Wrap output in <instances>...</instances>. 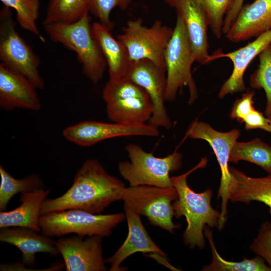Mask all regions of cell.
I'll use <instances>...</instances> for the list:
<instances>
[{
  "label": "cell",
  "instance_id": "1",
  "mask_svg": "<svg viewBox=\"0 0 271 271\" xmlns=\"http://www.w3.org/2000/svg\"><path fill=\"white\" fill-rule=\"evenodd\" d=\"M124 184L110 175L96 159L86 160L76 173L73 182L61 196L46 199L40 215L71 209L101 214L114 202L120 201Z\"/></svg>",
  "mask_w": 271,
  "mask_h": 271
},
{
  "label": "cell",
  "instance_id": "2",
  "mask_svg": "<svg viewBox=\"0 0 271 271\" xmlns=\"http://www.w3.org/2000/svg\"><path fill=\"white\" fill-rule=\"evenodd\" d=\"M208 159L204 157L195 167L181 175L171 177L178 197L173 202L174 216L179 219L184 216L187 223L183 235L184 244L190 248L205 247L204 229L218 227L220 211L214 209L211 205L213 192L210 189L197 193L189 186L188 176L199 168H204Z\"/></svg>",
  "mask_w": 271,
  "mask_h": 271
},
{
  "label": "cell",
  "instance_id": "3",
  "mask_svg": "<svg viewBox=\"0 0 271 271\" xmlns=\"http://www.w3.org/2000/svg\"><path fill=\"white\" fill-rule=\"evenodd\" d=\"M89 12L71 24L44 25L50 39L76 53L84 75L93 83L102 80L107 66L102 51L91 31Z\"/></svg>",
  "mask_w": 271,
  "mask_h": 271
},
{
  "label": "cell",
  "instance_id": "4",
  "mask_svg": "<svg viewBox=\"0 0 271 271\" xmlns=\"http://www.w3.org/2000/svg\"><path fill=\"white\" fill-rule=\"evenodd\" d=\"M124 149L129 161L119 163L118 169L130 186L174 187L170 173L181 167L182 156L180 152L175 151L165 157L159 158L136 144H127Z\"/></svg>",
  "mask_w": 271,
  "mask_h": 271
},
{
  "label": "cell",
  "instance_id": "5",
  "mask_svg": "<svg viewBox=\"0 0 271 271\" xmlns=\"http://www.w3.org/2000/svg\"><path fill=\"white\" fill-rule=\"evenodd\" d=\"M125 213L93 214L71 209L40 215L41 233L52 237L76 234L81 237L110 236L113 228L123 221Z\"/></svg>",
  "mask_w": 271,
  "mask_h": 271
},
{
  "label": "cell",
  "instance_id": "6",
  "mask_svg": "<svg viewBox=\"0 0 271 271\" xmlns=\"http://www.w3.org/2000/svg\"><path fill=\"white\" fill-rule=\"evenodd\" d=\"M108 118L114 122L145 123L151 119L153 103L146 91L127 77L109 80L102 91Z\"/></svg>",
  "mask_w": 271,
  "mask_h": 271
},
{
  "label": "cell",
  "instance_id": "7",
  "mask_svg": "<svg viewBox=\"0 0 271 271\" xmlns=\"http://www.w3.org/2000/svg\"><path fill=\"white\" fill-rule=\"evenodd\" d=\"M0 64L26 78L37 89L44 88L40 58L18 33L10 8L5 6L0 12Z\"/></svg>",
  "mask_w": 271,
  "mask_h": 271
},
{
  "label": "cell",
  "instance_id": "8",
  "mask_svg": "<svg viewBox=\"0 0 271 271\" xmlns=\"http://www.w3.org/2000/svg\"><path fill=\"white\" fill-rule=\"evenodd\" d=\"M167 84L165 101H173L179 90L184 86L189 91L188 103L192 104L198 95L191 73L194 61L187 32L181 16L177 14L176 25L165 53Z\"/></svg>",
  "mask_w": 271,
  "mask_h": 271
},
{
  "label": "cell",
  "instance_id": "9",
  "mask_svg": "<svg viewBox=\"0 0 271 271\" xmlns=\"http://www.w3.org/2000/svg\"><path fill=\"white\" fill-rule=\"evenodd\" d=\"M178 197L174 187L163 188L140 185L122 188L120 201L141 215L146 216L150 224L173 233L180 224L173 221L172 203Z\"/></svg>",
  "mask_w": 271,
  "mask_h": 271
},
{
  "label": "cell",
  "instance_id": "10",
  "mask_svg": "<svg viewBox=\"0 0 271 271\" xmlns=\"http://www.w3.org/2000/svg\"><path fill=\"white\" fill-rule=\"evenodd\" d=\"M173 30L160 20L147 27L138 18L128 21L117 39L125 46L132 61L147 59L166 70L165 53Z\"/></svg>",
  "mask_w": 271,
  "mask_h": 271
},
{
  "label": "cell",
  "instance_id": "11",
  "mask_svg": "<svg viewBox=\"0 0 271 271\" xmlns=\"http://www.w3.org/2000/svg\"><path fill=\"white\" fill-rule=\"evenodd\" d=\"M240 135V131L237 129L221 132L214 129L208 123L197 120L191 123L185 134V138L206 141L212 149L219 164L221 179L217 198L221 199L220 218L218 227L219 230L223 228L226 221L227 204L234 183L228 165L229 156Z\"/></svg>",
  "mask_w": 271,
  "mask_h": 271
},
{
  "label": "cell",
  "instance_id": "12",
  "mask_svg": "<svg viewBox=\"0 0 271 271\" xmlns=\"http://www.w3.org/2000/svg\"><path fill=\"white\" fill-rule=\"evenodd\" d=\"M64 138L81 147H90L114 138L130 136L157 137L158 128L148 123L127 124L85 120L66 127Z\"/></svg>",
  "mask_w": 271,
  "mask_h": 271
},
{
  "label": "cell",
  "instance_id": "13",
  "mask_svg": "<svg viewBox=\"0 0 271 271\" xmlns=\"http://www.w3.org/2000/svg\"><path fill=\"white\" fill-rule=\"evenodd\" d=\"M143 87L149 94L154 110L149 123L167 129L172 127L165 106L166 70L147 59L133 61L126 77Z\"/></svg>",
  "mask_w": 271,
  "mask_h": 271
},
{
  "label": "cell",
  "instance_id": "14",
  "mask_svg": "<svg viewBox=\"0 0 271 271\" xmlns=\"http://www.w3.org/2000/svg\"><path fill=\"white\" fill-rule=\"evenodd\" d=\"M99 235L61 237L56 244L66 271H105L102 239Z\"/></svg>",
  "mask_w": 271,
  "mask_h": 271
},
{
  "label": "cell",
  "instance_id": "15",
  "mask_svg": "<svg viewBox=\"0 0 271 271\" xmlns=\"http://www.w3.org/2000/svg\"><path fill=\"white\" fill-rule=\"evenodd\" d=\"M271 43V29L256 37L251 42L234 51L223 53L220 50L209 55L207 63L217 59L227 58L233 64L232 72L223 83L218 97L223 98L228 94L243 92L245 86L243 80L244 73L251 61Z\"/></svg>",
  "mask_w": 271,
  "mask_h": 271
},
{
  "label": "cell",
  "instance_id": "16",
  "mask_svg": "<svg viewBox=\"0 0 271 271\" xmlns=\"http://www.w3.org/2000/svg\"><path fill=\"white\" fill-rule=\"evenodd\" d=\"M128 233L122 244L115 252L104 261L110 265V271H124L121 263L129 256L137 252L157 254L162 256L166 254L155 243L143 225L141 215L127 205L124 204Z\"/></svg>",
  "mask_w": 271,
  "mask_h": 271
},
{
  "label": "cell",
  "instance_id": "17",
  "mask_svg": "<svg viewBox=\"0 0 271 271\" xmlns=\"http://www.w3.org/2000/svg\"><path fill=\"white\" fill-rule=\"evenodd\" d=\"M182 18L190 40L194 62L207 64L209 44L206 17L195 0H165Z\"/></svg>",
  "mask_w": 271,
  "mask_h": 271
},
{
  "label": "cell",
  "instance_id": "18",
  "mask_svg": "<svg viewBox=\"0 0 271 271\" xmlns=\"http://www.w3.org/2000/svg\"><path fill=\"white\" fill-rule=\"evenodd\" d=\"M37 88L26 78L0 64V106L6 110L16 108L39 110Z\"/></svg>",
  "mask_w": 271,
  "mask_h": 271
},
{
  "label": "cell",
  "instance_id": "19",
  "mask_svg": "<svg viewBox=\"0 0 271 271\" xmlns=\"http://www.w3.org/2000/svg\"><path fill=\"white\" fill-rule=\"evenodd\" d=\"M271 29V0H254L243 5L226 37L238 43Z\"/></svg>",
  "mask_w": 271,
  "mask_h": 271
},
{
  "label": "cell",
  "instance_id": "20",
  "mask_svg": "<svg viewBox=\"0 0 271 271\" xmlns=\"http://www.w3.org/2000/svg\"><path fill=\"white\" fill-rule=\"evenodd\" d=\"M38 232L26 227L0 228V241L17 247L22 252V263L25 266L34 267L37 253H48L51 256L60 254L56 241Z\"/></svg>",
  "mask_w": 271,
  "mask_h": 271
},
{
  "label": "cell",
  "instance_id": "21",
  "mask_svg": "<svg viewBox=\"0 0 271 271\" xmlns=\"http://www.w3.org/2000/svg\"><path fill=\"white\" fill-rule=\"evenodd\" d=\"M91 31L106 60L109 79L126 77L133 61L124 44L115 39L110 31L99 22L91 24Z\"/></svg>",
  "mask_w": 271,
  "mask_h": 271
},
{
  "label": "cell",
  "instance_id": "22",
  "mask_svg": "<svg viewBox=\"0 0 271 271\" xmlns=\"http://www.w3.org/2000/svg\"><path fill=\"white\" fill-rule=\"evenodd\" d=\"M50 191L41 188L33 191L21 193V204L14 209L1 211L0 228L21 227L41 231L39 224L42 205Z\"/></svg>",
  "mask_w": 271,
  "mask_h": 271
},
{
  "label": "cell",
  "instance_id": "23",
  "mask_svg": "<svg viewBox=\"0 0 271 271\" xmlns=\"http://www.w3.org/2000/svg\"><path fill=\"white\" fill-rule=\"evenodd\" d=\"M229 171L234 179L229 200L245 204L252 201L262 202L268 206L271 214V174L254 178L232 167L229 166Z\"/></svg>",
  "mask_w": 271,
  "mask_h": 271
},
{
  "label": "cell",
  "instance_id": "24",
  "mask_svg": "<svg viewBox=\"0 0 271 271\" xmlns=\"http://www.w3.org/2000/svg\"><path fill=\"white\" fill-rule=\"evenodd\" d=\"M204 234L207 238L212 252V261L204 266L203 271H271V267L264 259L257 255L252 259L243 258L241 261H228L218 252L213 238V232L210 227L206 225Z\"/></svg>",
  "mask_w": 271,
  "mask_h": 271
},
{
  "label": "cell",
  "instance_id": "25",
  "mask_svg": "<svg viewBox=\"0 0 271 271\" xmlns=\"http://www.w3.org/2000/svg\"><path fill=\"white\" fill-rule=\"evenodd\" d=\"M245 161L257 165L271 174V146L258 138L247 142H236L229 156V162Z\"/></svg>",
  "mask_w": 271,
  "mask_h": 271
},
{
  "label": "cell",
  "instance_id": "26",
  "mask_svg": "<svg viewBox=\"0 0 271 271\" xmlns=\"http://www.w3.org/2000/svg\"><path fill=\"white\" fill-rule=\"evenodd\" d=\"M91 1L49 0L43 24L75 23L89 12Z\"/></svg>",
  "mask_w": 271,
  "mask_h": 271
},
{
  "label": "cell",
  "instance_id": "27",
  "mask_svg": "<svg viewBox=\"0 0 271 271\" xmlns=\"http://www.w3.org/2000/svg\"><path fill=\"white\" fill-rule=\"evenodd\" d=\"M0 210L6 211L12 198L19 193L31 192L45 188L41 178L33 174L22 179L14 178L4 167L0 166Z\"/></svg>",
  "mask_w": 271,
  "mask_h": 271
},
{
  "label": "cell",
  "instance_id": "28",
  "mask_svg": "<svg viewBox=\"0 0 271 271\" xmlns=\"http://www.w3.org/2000/svg\"><path fill=\"white\" fill-rule=\"evenodd\" d=\"M9 8L16 12L17 21L20 26L38 37L42 42L44 38L41 35L36 24L39 16V0H1Z\"/></svg>",
  "mask_w": 271,
  "mask_h": 271
},
{
  "label": "cell",
  "instance_id": "29",
  "mask_svg": "<svg viewBox=\"0 0 271 271\" xmlns=\"http://www.w3.org/2000/svg\"><path fill=\"white\" fill-rule=\"evenodd\" d=\"M258 68L250 75L249 84L255 89L264 90L267 99L265 110L268 116L271 113V43L258 55Z\"/></svg>",
  "mask_w": 271,
  "mask_h": 271
},
{
  "label": "cell",
  "instance_id": "30",
  "mask_svg": "<svg viewBox=\"0 0 271 271\" xmlns=\"http://www.w3.org/2000/svg\"><path fill=\"white\" fill-rule=\"evenodd\" d=\"M204 12L212 32L221 38L224 20L235 0H195Z\"/></svg>",
  "mask_w": 271,
  "mask_h": 271
},
{
  "label": "cell",
  "instance_id": "31",
  "mask_svg": "<svg viewBox=\"0 0 271 271\" xmlns=\"http://www.w3.org/2000/svg\"><path fill=\"white\" fill-rule=\"evenodd\" d=\"M131 2V0H91L89 11L98 19L99 23L111 31L114 26L110 19L111 11L116 7L124 10Z\"/></svg>",
  "mask_w": 271,
  "mask_h": 271
},
{
  "label": "cell",
  "instance_id": "32",
  "mask_svg": "<svg viewBox=\"0 0 271 271\" xmlns=\"http://www.w3.org/2000/svg\"><path fill=\"white\" fill-rule=\"evenodd\" d=\"M251 250L262 257L271 267V222L265 221L260 226L258 233L249 245Z\"/></svg>",
  "mask_w": 271,
  "mask_h": 271
},
{
  "label": "cell",
  "instance_id": "33",
  "mask_svg": "<svg viewBox=\"0 0 271 271\" xmlns=\"http://www.w3.org/2000/svg\"><path fill=\"white\" fill-rule=\"evenodd\" d=\"M253 91H248L242 96L235 100L232 106L229 116L232 119H236L242 122L245 118L255 108L253 106Z\"/></svg>",
  "mask_w": 271,
  "mask_h": 271
},
{
  "label": "cell",
  "instance_id": "34",
  "mask_svg": "<svg viewBox=\"0 0 271 271\" xmlns=\"http://www.w3.org/2000/svg\"><path fill=\"white\" fill-rule=\"evenodd\" d=\"M245 128L247 130L259 128L270 132V120L263 114L254 109L243 120Z\"/></svg>",
  "mask_w": 271,
  "mask_h": 271
},
{
  "label": "cell",
  "instance_id": "35",
  "mask_svg": "<svg viewBox=\"0 0 271 271\" xmlns=\"http://www.w3.org/2000/svg\"><path fill=\"white\" fill-rule=\"evenodd\" d=\"M244 0H235L231 8L225 17L222 33L226 35L236 20L241 9L244 5Z\"/></svg>",
  "mask_w": 271,
  "mask_h": 271
},
{
  "label": "cell",
  "instance_id": "36",
  "mask_svg": "<svg viewBox=\"0 0 271 271\" xmlns=\"http://www.w3.org/2000/svg\"><path fill=\"white\" fill-rule=\"evenodd\" d=\"M270 120V132H271V113L267 116Z\"/></svg>",
  "mask_w": 271,
  "mask_h": 271
}]
</instances>
